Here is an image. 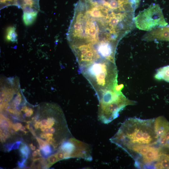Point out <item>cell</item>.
I'll use <instances>...</instances> for the list:
<instances>
[{
    "label": "cell",
    "instance_id": "14",
    "mask_svg": "<svg viewBox=\"0 0 169 169\" xmlns=\"http://www.w3.org/2000/svg\"><path fill=\"white\" fill-rule=\"evenodd\" d=\"M20 151L22 155L26 157H27L29 153V149L25 145H23L20 148Z\"/></svg>",
    "mask_w": 169,
    "mask_h": 169
},
{
    "label": "cell",
    "instance_id": "19",
    "mask_svg": "<svg viewBox=\"0 0 169 169\" xmlns=\"http://www.w3.org/2000/svg\"><path fill=\"white\" fill-rule=\"evenodd\" d=\"M36 139L39 143L40 148L41 150L46 146L44 141L37 137H36Z\"/></svg>",
    "mask_w": 169,
    "mask_h": 169
},
{
    "label": "cell",
    "instance_id": "26",
    "mask_svg": "<svg viewBox=\"0 0 169 169\" xmlns=\"http://www.w3.org/2000/svg\"><path fill=\"white\" fill-rule=\"evenodd\" d=\"M46 135L47 136V138L48 137H53V133H46Z\"/></svg>",
    "mask_w": 169,
    "mask_h": 169
},
{
    "label": "cell",
    "instance_id": "10",
    "mask_svg": "<svg viewBox=\"0 0 169 169\" xmlns=\"http://www.w3.org/2000/svg\"><path fill=\"white\" fill-rule=\"evenodd\" d=\"M155 169H169V155L162 152Z\"/></svg>",
    "mask_w": 169,
    "mask_h": 169
},
{
    "label": "cell",
    "instance_id": "18",
    "mask_svg": "<svg viewBox=\"0 0 169 169\" xmlns=\"http://www.w3.org/2000/svg\"><path fill=\"white\" fill-rule=\"evenodd\" d=\"M164 136L166 140V143L164 147L169 150V131Z\"/></svg>",
    "mask_w": 169,
    "mask_h": 169
},
{
    "label": "cell",
    "instance_id": "16",
    "mask_svg": "<svg viewBox=\"0 0 169 169\" xmlns=\"http://www.w3.org/2000/svg\"><path fill=\"white\" fill-rule=\"evenodd\" d=\"M49 145H46L42 149L44 154L45 155H48L51 152V150Z\"/></svg>",
    "mask_w": 169,
    "mask_h": 169
},
{
    "label": "cell",
    "instance_id": "34",
    "mask_svg": "<svg viewBox=\"0 0 169 169\" xmlns=\"http://www.w3.org/2000/svg\"><path fill=\"white\" fill-rule=\"evenodd\" d=\"M25 127L27 129L29 130L30 127H29V124L26 125Z\"/></svg>",
    "mask_w": 169,
    "mask_h": 169
},
{
    "label": "cell",
    "instance_id": "17",
    "mask_svg": "<svg viewBox=\"0 0 169 169\" xmlns=\"http://www.w3.org/2000/svg\"><path fill=\"white\" fill-rule=\"evenodd\" d=\"M22 126V124L21 123H16L13 124L12 128L15 131H18L20 130Z\"/></svg>",
    "mask_w": 169,
    "mask_h": 169
},
{
    "label": "cell",
    "instance_id": "12",
    "mask_svg": "<svg viewBox=\"0 0 169 169\" xmlns=\"http://www.w3.org/2000/svg\"><path fill=\"white\" fill-rule=\"evenodd\" d=\"M16 28L14 26L8 27L6 30L5 38L7 41L14 43L17 41V34L16 32Z\"/></svg>",
    "mask_w": 169,
    "mask_h": 169
},
{
    "label": "cell",
    "instance_id": "27",
    "mask_svg": "<svg viewBox=\"0 0 169 169\" xmlns=\"http://www.w3.org/2000/svg\"><path fill=\"white\" fill-rule=\"evenodd\" d=\"M29 146L32 150H34L36 149V147L35 146H33L32 143H31L29 144Z\"/></svg>",
    "mask_w": 169,
    "mask_h": 169
},
{
    "label": "cell",
    "instance_id": "31",
    "mask_svg": "<svg viewBox=\"0 0 169 169\" xmlns=\"http://www.w3.org/2000/svg\"><path fill=\"white\" fill-rule=\"evenodd\" d=\"M46 128L45 126L44 125H42L41 128V130L42 131H44Z\"/></svg>",
    "mask_w": 169,
    "mask_h": 169
},
{
    "label": "cell",
    "instance_id": "5",
    "mask_svg": "<svg viewBox=\"0 0 169 169\" xmlns=\"http://www.w3.org/2000/svg\"><path fill=\"white\" fill-rule=\"evenodd\" d=\"M134 21L137 28L148 31L167 25L160 6L155 3L141 12L134 18Z\"/></svg>",
    "mask_w": 169,
    "mask_h": 169
},
{
    "label": "cell",
    "instance_id": "6",
    "mask_svg": "<svg viewBox=\"0 0 169 169\" xmlns=\"http://www.w3.org/2000/svg\"><path fill=\"white\" fill-rule=\"evenodd\" d=\"M59 149L64 153V159L78 158L89 161L92 160L90 146L74 137L63 142Z\"/></svg>",
    "mask_w": 169,
    "mask_h": 169
},
{
    "label": "cell",
    "instance_id": "1",
    "mask_svg": "<svg viewBox=\"0 0 169 169\" xmlns=\"http://www.w3.org/2000/svg\"><path fill=\"white\" fill-rule=\"evenodd\" d=\"M75 8L84 26L91 30L99 41L120 40L134 26V20L126 16L89 3Z\"/></svg>",
    "mask_w": 169,
    "mask_h": 169
},
{
    "label": "cell",
    "instance_id": "29",
    "mask_svg": "<svg viewBox=\"0 0 169 169\" xmlns=\"http://www.w3.org/2000/svg\"><path fill=\"white\" fill-rule=\"evenodd\" d=\"M37 154H38L36 151H34L32 154V156L33 157L36 156L37 155Z\"/></svg>",
    "mask_w": 169,
    "mask_h": 169
},
{
    "label": "cell",
    "instance_id": "15",
    "mask_svg": "<svg viewBox=\"0 0 169 169\" xmlns=\"http://www.w3.org/2000/svg\"><path fill=\"white\" fill-rule=\"evenodd\" d=\"M47 161L51 165L58 161L55 154L50 156L48 158Z\"/></svg>",
    "mask_w": 169,
    "mask_h": 169
},
{
    "label": "cell",
    "instance_id": "32",
    "mask_svg": "<svg viewBox=\"0 0 169 169\" xmlns=\"http://www.w3.org/2000/svg\"><path fill=\"white\" fill-rule=\"evenodd\" d=\"M25 127H24V126H22L21 128L20 129V130L21 131H25Z\"/></svg>",
    "mask_w": 169,
    "mask_h": 169
},
{
    "label": "cell",
    "instance_id": "8",
    "mask_svg": "<svg viewBox=\"0 0 169 169\" xmlns=\"http://www.w3.org/2000/svg\"><path fill=\"white\" fill-rule=\"evenodd\" d=\"M154 127L155 132L159 138L169 131V122L163 116H160L154 119Z\"/></svg>",
    "mask_w": 169,
    "mask_h": 169
},
{
    "label": "cell",
    "instance_id": "23",
    "mask_svg": "<svg viewBox=\"0 0 169 169\" xmlns=\"http://www.w3.org/2000/svg\"><path fill=\"white\" fill-rule=\"evenodd\" d=\"M17 1L18 0H8V5H9V3H11V4H14H14H16H16L17 3Z\"/></svg>",
    "mask_w": 169,
    "mask_h": 169
},
{
    "label": "cell",
    "instance_id": "21",
    "mask_svg": "<svg viewBox=\"0 0 169 169\" xmlns=\"http://www.w3.org/2000/svg\"><path fill=\"white\" fill-rule=\"evenodd\" d=\"M41 121V122L42 125H44L45 126L47 125L48 124L47 120L45 119Z\"/></svg>",
    "mask_w": 169,
    "mask_h": 169
},
{
    "label": "cell",
    "instance_id": "20",
    "mask_svg": "<svg viewBox=\"0 0 169 169\" xmlns=\"http://www.w3.org/2000/svg\"><path fill=\"white\" fill-rule=\"evenodd\" d=\"M33 114V110L31 108L25 114V115L27 117H29L30 116L32 115Z\"/></svg>",
    "mask_w": 169,
    "mask_h": 169
},
{
    "label": "cell",
    "instance_id": "22",
    "mask_svg": "<svg viewBox=\"0 0 169 169\" xmlns=\"http://www.w3.org/2000/svg\"><path fill=\"white\" fill-rule=\"evenodd\" d=\"M29 131L32 133L33 135L34 136H36V133L34 131L33 127L32 126H30V127Z\"/></svg>",
    "mask_w": 169,
    "mask_h": 169
},
{
    "label": "cell",
    "instance_id": "11",
    "mask_svg": "<svg viewBox=\"0 0 169 169\" xmlns=\"http://www.w3.org/2000/svg\"><path fill=\"white\" fill-rule=\"evenodd\" d=\"M156 79L169 82V65L158 69L155 75Z\"/></svg>",
    "mask_w": 169,
    "mask_h": 169
},
{
    "label": "cell",
    "instance_id": "7",
    "mask_svg": "<svg viewBox=\"0 0 169 169\" xmlns=\"http://www.w3.org/2000/svg\"><path fill=\"white\" fill-rule=\"evenodd\" d=\"M142 39L147 41L154 40L169 41V26L159 27L148 31Z\"/></svg>",
    "mask_w": 169,
    "mask_h": 169
},
{
    "label": "cell",
    "instance_id": "4",
    "mask_svg": "<svg viewBox=\"0 0 169 169\" xmlns=\"http://www.w3.org/2000/svg\"><path fill=\"white\" fill-rule=\"evenodd\" d=\"M98 99V118L105 124H108L117 118L126 106L136 104L135 101L127 98L121 91H117L114 89L103 93Z\"/></svg>",
    "mask_w": 169,
    "mask_h": 169
},
{
    "label": "cell",
    "instance_id": "3",
    "mask_svg": "<svg viewBox=\"0 0 169 169\" xmlns=\"http://www.w3.org/2000/svg\"><path fill=\"white\" fill-rule=\"evenodd\" d=\"M91 84L97 98L107 91L113 90L117 84L115 63L103 60L94 62L79 69Z\"/></svg>",
    "mask_w": 169,
    "mask_h": 169
},
{
    "label": "cell",
    "instance_id": "24",
    "mask_svg": "<svg viewBox=\"0 0 169 169\" xmlns=\"http://www.w3.org/2000/svg\"><path fill=\"white\" fill-rule=\"evenodd\" d=\"M39 120L37 121L34 125V127L35 129H38L39 128Z\"/></svg>",
    "mask_w": 169,
    "mask_h": 169
},
{
    "label": "cell",
    "instance_id": "25",
    "mask_svg": "<svg viewBox=\"0 0 169 169\" xmlns=\"http://www.w3.org/2000/svg\"><path fill=\"white\" fill-rule=\"evenodd\" d=\"M40 136L41 138H46L47 136L46 134L45 133H41L40 135Z\"/></svg>",
    "mask_w": 169,
    "mask_h": 169
},
{
    "label": "cell",
    "instance_id": "30",
    "mask_svg": "<svg viewBox=\"0 0 169 169\" xmlns=\"http://www.w3.org/2000/svg\"><path fill=\"white\" fill-rule=\"evenodd\" d=\"M49 129L48 128H46L44 131L45 133L49 132Z\"/></svg>",
    "mask_w": 169,
    "mask_h": 169
},
{
    "label": "cell",
    "instance_id": "33",
    "mask_svg": "<svg viewBox=\"0 0 169 169\" xmlns=\"http://www.w3.org/2000/svg\"><path fill=\"white\" fill-rule=\"evenodd\" d=\"M36 151H37V154L40 156H41V154L40 153V150L39 149H37Z\"/></svg>",
    "mask_w": 169,
    "mask_h": 169
},
{
    "label": "cell",
    "instance_id": "2",
    "mask_svg": "<svg viewBox=\"0 0 169 169\" xmlns=\"http://www.w3.org/2000/svg\"><path fill=\"white\" fill-rule=\"evenodd\" d=\"M154 119L129 118L122 124L110 141L134 159L143 148L160 146L154 130Z\"/></svg>",
    "mask_w": 169,
    "mask_h": 169
},
{
    "label": "cell",
    "instance_id": "13",
    "mask_svg": "<svg viewBox=\"0 0 169 169\" xmlns=\"http://www.w3.org/2000/svg\"><path fill=\"white\" fill-rule=\"evenodd\" d=\"M38 13V12L23 13V19L24 24L28 26L33 24L36 18Z\"/></svg>",
    "mask_w": 169,
    "mask_h": 169
},
{
    "label": "cell",
    "instance_id": "9",
    "mask_svg": "<svg viewBox=\"0 0 169 169\" xmlns=\"http://www.w3.org/2000/svg\"><path fill=\"white\" fill-rule=\"evenodd\" d=\"M20 6L23 13L38 12L39 0H20Z\"/></svg>",
    "mask_w": 169,
    "mask_h": 169
},
{
    "label": "cell",
    "instance_id": "28",
    "mask_svg": "<svg viewBox=\"0 0 169 169\" xmlns=\"http://www.w3.org/2000/svg\"><path fill=\"white\" fill-rule=\"evenodd\" d=\"M8 0H0L1 4H6L8 2Z\"/></svg>",
    "mask_w": 169,
    "mask_h": 169
}]
</instances>
